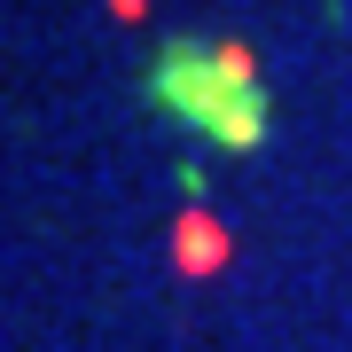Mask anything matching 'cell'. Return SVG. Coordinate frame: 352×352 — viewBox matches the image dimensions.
I'll use <instances>...</instances> for the list:
<instances>
[{"instance_id": "obj_1", "label": "cell", "mask_w": 352, "mask_h": 352, "mask_svg": "<svg viewBox=\"0 0 352 352\" xmlns=\"http://www.w3.org/2000/svg\"><path fill=\"white\" fill-rule=\"evenodd\" d=\"M157 102H173L188 126H204L212 141H227V149H251V141L266 133V102L251 87V55L243 47H164L157 63Z\"/></svg>"}]
</instances>
